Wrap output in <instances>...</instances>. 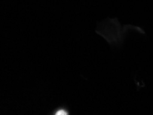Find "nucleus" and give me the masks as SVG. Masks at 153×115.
Listing matches in <instances>:
<instances>
[{"instance_id":"obj_1","label":"nucleus","mask_w":153,"mask_h":115,"mask_svg":"<svg viewBox=\"0 0 153 115\" xmlns=\"http://www.w3.org/2000/svg\"><path fill=\"white\" fill-rule=\"evenodd\" d=\"M70 113L68 108L65 106H60L57 107L56 109L53 110V112L51 113V114L54 115H68Z\"/></svg>"}]
</instances>
